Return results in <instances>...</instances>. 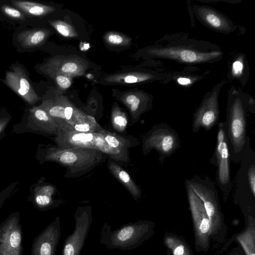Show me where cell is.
<instances>
[{
	"label": "cell",
	"instance_id": "cell-22",
	"mask_svg": "<svg viewBox=\"0 0 255 255\" xmlns=\"http://www.w3.org/2000/svg\"><path fill=\"white\" fill-rule=\"evenodd\" d=\"M248 65L243 55L235 57L232 62L230 70V75L229 77L232 79L240 80L241 83L247 79Z\"/></svg>",
	"mask_w": 255,
	"mask_h": 255
},
{
	"label": "cell",
	"instance_id": "cell-19",
	"mask_svg": "<svg viewBox=\"0 0 255 255\" xmlns=\"http://www.w3.org/2000/svg\"><path fill=\"white\" fill-rule=\"evenodd\" d=\"M108 167L113 175L125 186L135 200H137L140 197V189L122 167L111 161H109Z\"/></svg>",
	"mask_w": 255,
	"mask_h": 255
},
{
	"label": "cell",
	"instance_id": "cell-15",
	"mask_svg": "<svg viewBox=\"0 0 255 255\" xmlns=\"http://www.w3.org/2000/svg\"><path fill=\"white\" fill-rule=\"evenodd\" d=\"M151 95L138 91L126 93L122 96L121 101L128 109L133 119L137 121L141 114L151 109Z\"/></svg>",
	"mask_w": 255,
	"mask_h": 255
},
{
	"label": "cell",
	"instance_id": "cell-6",
	"mask_svg": "<svg viewBox=\"0 0 255 255\" xmlns=\"http://www.w3.org/2000/svg\"><path fill=\"white\" fill-rule=\"evenodd\" d=\"M214 164L217 166L216 182L224 198H227L232 190L233 184L231 179L230 156L225 131V122L218 124L217 143Z\"/></svg>",
	"mask_w": 255,
	"mask_h": 255
},
{
	"label": "cell",
	"instance_id": "cell-32",
	"mask_svg": "<svg viewBox=\"0 0 255 255\" xmlns=\"http://www.w3.org/2000/svg\"><path fill=\"white\" fill-rule=\"evenodd\" d=\"M184 252V247L182 245L178 246L174 251V255H183Z\"/></svg>",
	"mask_w": 255,
	"mask_h": 255
},
{
	"label": "cell",
	"instance_id": "cell-11",
	"mask_svg": "<svg viewBox=\"0 0 255 255\" xmlns=\"http://www.w3.org/2000/svg\"><path fill=\"white\" fill-rule=\"evenodd\" d=\"M196 16L204 24L218 32L228 33L236 27L222 13L208 6L196 5L193 7Z\"/></svg>",
	"mask_w": 255,
	"mask_h": 255
},
{
	"label": "cell",
	"instance_id": "cell-33",
	"mask_svg": "<svg viewBox=\"0 0 255 255\" xmlns=\"http://www.w3.org/2000/svg\"><path fill=\"white\" fill-rule=\"evenodd\" d=\"M7 122L0 119V132L3 129Z\"/></svg>",
	"mask_w": 255,
	"mask_h": 255
},
{
	"label": "cell",
	"instance_id": "cell-17",
	"mask_svg": "<svg viewBox=\"0 0 255 255\" xmlns=\"http://www.w3.org/2000/svg\"><path fill=\"white\" fill-rule=\"evenodd\" d=\"M59 219V217H57L41 236L38 245V255H55L61 233Z\"/></svg>",
	"mask_w": 255,
	"mask_h": 255
},
{
	"label": "cell",
	"instance_id": "cell-10",
	"mask_svg": "<svg viewBox=\"0 0 255 255\" xmlns=\"http://www.w3.org/2000/svg\"><path fill=\"white\" fill-rule=\"evenodd\" d=\"M5 83L18 96L31 105L40 99L31 84L24 69L19 66H12L6 72Z\"/></svg>",
	"mask_w": 255,
	"mask_h": 255
},
{
	"label": "cell",
	"instance_id": "cell-3",
	"mask_svg": "<svg viewBox=\"0 0 255 255\" xmlns=\"http://www.w3.org/2000/svg\"><path fill=\"white\" fill-rule=\"evenodd\" d=\"M106 154L96 149L72 148L62 149L49 148L44 158L57 162L67 169L72 176H79L90 171L103 162Z\"/></svg>",
	"mask_w": 255,
	"mask_h": 255
},
{
	"label": "cell",
	"instance_id": "cell-16",
	"mask_svg": "<svg viewBox=\"0 0 255 255\" xmlns=\"http://www.w3.org/2000/svg\"><path fill=\"white\" fill-rule=\"evenodd\" d=\"M102 132L111 151V158L116 161L128 162L130 161L129 149L131 145L129 140L104 129Z\"/></svg>",
	"mask_w": 255,
	"mask_h": 255
},
{
	"label": "cell",
	"instance_id": "cell-8",
	"mask_svg": "<svg viewBox=\"0 0 255 255\" xmlns=\"http://www.w3.org/2000/svg\"><path fill=\"white\" fill-rule=\"evenodd\" d=\"M57 147L62 149L83 148L96 149L111 158L110 149L106 143L102 130L94 132H79L60 129L55 138Z\"/></svg>",
	"mask_w": 255,
	"mask_h": 255
},
{
	"label": "cell",
	"instance_id": "cell-14",
	"mask_svg": "<svg viewBox=\"0 0 255 255\" xmlns=\"http://www.w3.org/2000/svg\"><path fill=\"white\" fill-rule=\"evenodd\" d=\"M27 127L35 131L55 135L60 129L56 123L39 106L29 109Z\"/></svg>",
	"mask_w": 255,
	"mask_h": 255
},
{
	"label": "cell",
	"instance_id": "cell-2",
	"mask_svg": "<svg viewBox=\"0 0 255 255\" xmlns=\"http://www.w3.org/2000/svg\"><path fill=\"white\" fill-rule=\"evenodd\" d=\"M255 107L253 99L243 92L231 88L227 107L225 131L230 158L239 163L247 140V116L252 107Z\"/></svg>",
	"mask_w": 255,
	"mask_h": 255
},
{
	"label": "cell",
	"instance_id": "cell-28",
	"mask_svg": "<svg viewBox=\"0 0 255 255\" xmlns=\"http://www.w3.org/2000/svg\"><path fill=\"white\" fill-rule=\"evenodd\" d=\"M54 77V80L59 88L62 89H67L72 84V78L62 74H54L51 75Z\"/></svg>",
	"mask_w": 255,
	"mask_h": 255
},
{
	"label": "cell",
	"instance_id": "cell-25",
	"mask_svg": "<svg viewBox=\"0 0 255 255\" xmlns=\"http://www.w3.org/2000/svg\"><path fill=\"white\" fill-rule=\"evenodd\" d=\"M53 189L50 186H45L36 190L35 201L36 203L42 206H46L50 204L52 202L51 195Z\"/></svg>",
	"mask_w": 255,
	"mask_h": 255
},
{
	"label": "cell",
	"instance_id": "cell-5",
	"mask_svg": "<svg viewBox=\"0 0 255 255\" xmlns=\"http://www.w3.org/2000/svg\"><path fill=\"white\" fill-rule=\"evenodd\" d=\"M180 147V140L176 131L165 123L154 125L142 139L144 155L156 150L159 161L163 164L165 158L170 157Z\"/></svg>",
	"mask_w": 255,
	"mask_h": 255
},
{
	"label": "cell",
	"instance_id": "cell-18",
	"mask_svg": "<svg viewBox=\"0 0 255 255\" xmlns=\"http://www.w3.org/2000/svg\"><path fill=\"white\" fill-rule=\"evenodd\" d=\"M167 76L148 72H132L108 76L106 80L110 83L133 84L155 80H166Z\"/></svg>",
	"mask_w": 255,
	"mask_h": 255
},
{
	"label": "cell",
	"instance_id": "cell-1",
	"mask_svg": "<svg viewBox=\"0 0 255 255\" xmlns=\"http://www.w3.org/2000/svg\"><path fill=\"white\" fill-rule=\"evenodd\" d=\"M147 48L148 55L170 60L180 64L213 63L221 59L224 53L217 45L203 40L172 36Z\"/></svg>",
	"mask_w": 255,
	"mask_h": 255
},
{
	"label": "cell",
	"instance_id": "cell-30",
	"mask_svg": "<svg viewBox=\"0 0 255 255\" xmlns=\"http://www.w3.org/2000/svg\"><path fill=\"white\" fill-rule=\"evenodd\" d=\"M10 245L13 248L18 247L21 242V235L19 232L13 231L9 237Z\"/></svg>",
	"mask_w": 255,
	"mask_h": 255
},
{
	"label": "cell",
	"instance_id": "cell-9",
	"mask_svg": "<svg viewBox=\"0 0 255 255\" xmlns=\"http://www.w3.org/2000/svg\"><path fill=\"white\" fill-rule=\"evenodd\" d=\"M74 219V230L65 239L62 255H80L93 221L91 210L78 209Z\"/></svg>",
	"mask_w": 255,
	"mask_h": 255
},
{
	"label": "cell",
	"instance_id": "cell-12",
	"mask_svg": "<svg viewBox=\"0 0 255 255\" xmlns=\"http://www.w3.org/2000/svg\"><path fill=\"white\" fill-rule=\"evenodd\" d=\"M45 69L50 76L62 74L72 78L84 74L87 62L74 57L54 58L47 62Z\"/></svg>",
	"mask_w": 255,
	"mask_h": 255
},
{
	"label": "cell",
	"instance_id": "cell-23",
	"mask_svg": "<svg viewBox=\"0 0 255 255\" xmlns=\"http://www.w3.org/2000/svg\"><path fill=\"white\" fill-rule=\"evenodd\" d=\"M112 123L114 128L119 131H124L128 124L126 114L118 106H114L112 112Z\"/></svg>",
	"mask_w": 255,
	"mask_h": 255
},
{
	"label": "cell",
	"instance_id": "cell-24",
	"mask_svg": "<svg viewBox=\"0 0 255 255\" xmlns=\"http://www.w3.org/2000/svg\"><path fill=\"white\" fill-rule=\"evenodd\" d=\"M50 24L61 35L66 37L77 36V33L73 27L69 24L61 20L52 21Z\"/></svg>",
	"mask_w": 255,
	"mask_h": 255
},
{
	"label": "cell",
	"instance_id": "cell-26",
	"mask_svg": "<svg viewBox=\"0 0 255 255\" xmlns=\"http://www.w3.org/2000/svg\"><path fill=\"white\" fill-rule=\"evenodd\" d=\"M105 37L107 43L113 45H126L130 41L128 38L115 32H109Z\"/></svg>",
	"mask_w": 255,
	"mask_h": 255
},
{
	"label": "cell",
	"instance_id": "cell-29",
	"mask_svg": "<svg viewBox=\"0 0 255 255\" xmlns=\"http://www.w3.org/2000/svg\"><path fill=\"white\" fill-rule=\"evenodd\" d=\"M175 80L181 85L188 86L196 82V80H198V77L196 76L191 78L190 76H188L187 74L183 73L179 74V76L176 75Z\"/></svg>",
	"mask_w": 255,
	"mask_h": 255
},
{
	"label": "cell",
	"instance_id": "cell-31",
	"mask_svg": "<svg viewBox=\"0 0 255 255\" xmlns=\"http://www.w3.org/2000/svg\"><path fill=\"white\" fill-rule=\"evenodd\" d=\"M209 221V219L207 218L202 219L200 226V230L202 233L205 234L208 232L210 228Z\"/></svg>",
	"mask_w": 255,
	"mask_h": 255
},
{
	"label": "cell",
	"instance_id": "cell-7",
	"mask_svg": "<svg viewBox=\"0 0 255 255\" xmlns=\"http://www.w3.org/2000/svg\"><path fill=\"white\" fill-rule=\"evenodd\" d=\"M226 83V81H221L203 97L193 115L192 124L193 133L197 132L201 128L209 130L218 123L220 114L219 94Z\"/></svg>",
	"mask_w": 255,
	"mask_h": 255
},
{
	"label": "cell",
	"instance_id": "cell-4",
	"mask_svg": "<svg viewBox=\"0 0 255 255\" xmlns=\"http://www.w3.org/2000/svg\"><path fill=\"white\" fill-rule=\"evenodd\" d=\"M148 226L143 222L128 223L114 230L105 223L100 232V243L109 249L122 251L136 248L143 241Z\"/></svg>",
	"mask_w": 255,
	"mask_h": 255
},
{
	"label": "cell",
	"instance_id": "cell-20",
	"mask_svg": "<svg viewBox=\"0 0 255 255\" xmlns=\"http://www.w3.org/2000/svg\"><path fill=\"white\" fill-rule=\"evenodd\" d=\"M49 31L45 29H33L19 33L17 39L21 46L30 48L42 44L48 35Z\"/></svg>",
	"mask_w": 255,
	"mask_h": 255
},
{
	"label": "cell",
	"instance_id": "cell-13",
	"mask_svg": "<svg viewBox=\"0 0 255 255\" xmlns=\"http://www.w3.org/2000/svg\"><path fill=\"white\" fill-rule=\"evenodd\" d=\"M68 103L69 100L66 97L56 95L43 99L39 106L56 123L60 129L68 125Z\"/></svg>",
	"mask_w": 255,
	"mask_h": 255
},
{
	"label": "cell",
	"instance_id": "cell-27",
	"mask_svg": "<svg viewBox=\"0 0 255 255\" xmlns=\"http://www.w3.org/2000/svg\"><path fill=\"white\" fill-rule=\"evenodd\" d=\"M1 9L3 13L9 17L17 20L24 19L23 14L17 8L7 5H3L1 7Z\"/></svg>",
	"mask_w": 255,
	"mask_h": 255
},
{
	"label": "cell",
	"instance_id": "cell-21",
	"mask_svg": "<svg viewBox=\"0 0 255 255\" xmlns=\"http://www.w3.org/2000/svg\"><path fill=\"white\" fill-rule=\"evenodd\" d=\"M13 5L25 14L32 16H41L54 10V7L41 3L22 0H12Z\"/></svg>",
	"mask_w": 255,
	"mask_h": 255
},
{
	"label": "cell",
	"instance_id": "cell-34",
	"mask_svg": "<svg viewBox=\"0 0 255 255\" xmlns=\"http://www.w3.org/2000/svg\"><path fill=\"white\" fill-rule=\"evenodd\" d=\"M252 255H255V254H253Z\"/></svg>",
	"mask_w": 255,
	"mask_h": 255
}]
</instances>
